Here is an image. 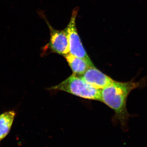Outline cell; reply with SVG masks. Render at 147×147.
Masks as SVG:
<instances>
[{"label":"cell","instance_id":"obj_1","mask_svg":"<svg viewBox=\"0 0 147 147\" xmlns=\"http://www.w3.org/2000/svg\"><path fill=\"white\" fill-rule=\"evenodd\" d=\"M147 83L145 77L137 82L134 79L126 82L114 81L101 90V102L114 110L116 118L123 126L126 125L131 117L126 107L129 95L134 89L144 88Z\"/></svg>","mask_w":147,"mask_h":147},{"label":"cell","instance_id":"obj_2","mask_svg":"<svg viewBox=\"0 0 147 147\" xmlns=\"http://www.w3.org/2000/svg\"><path fill=\"white\" fill-rule=\"evenodd\" d=\"M49 89L62 91L82 98L101 102V90L94 88L81 76L75 74H72L60 84Z\"/></svg>","mask_w":147,"mask_h":147},{"label":"cell","instance_id":"obj_3","mask_svg":"<svg viewBox=\"0 0 147 147\" xmlns=\"http://www.w3.org/2000/svg\"><path fill=\"white\" fill-rule=\"evenodd\" d=\"M78 12V8L73 10L70 21L65 28L69 45V54L83 59L91 66L95 67L84 48L77 32L76 21Z\"/></svg>","mask_w":147,"mask_h":147},{"label":"cell","instance_id":"obj_4","mask_svg":"<svg viewBox=\"0 0 147 147\" xmlns=\"http://www.w3.org/2000/svg\"><path fill=\"white\" fill-rule=\"evenodd\" d=\"M38 13L44 19L50 30V40L44 47L45 49H49L53 53L63 57L68 55L69 53V45L65 28L61 30H56L50 25L43 12L39 11Z\"/></svg>","mask_w":147,"mask_h":147},{"label":"cell","instance_id":"obj_5","mask_svg":"<svg viewBox=\"0 0 147 147\" xmlns=\"http://www.w3.org/2000/svg\"><path fill=\"white\" fill-rule=\"evenodd\" d=\"M81 76L87 83L99 90L102 89L114 81L95 67H90Z\"/></svg>","mask_w":147,"mask_h":147},{"label":"cell","instance_id":"obj_6","mask_svg":"<svg viewBox=\"0 0 147 147\" xmlns=\"http://www.w3.org/2000/svg\"><path fill=\"white\" fill-rule=\"evenodd\" d=\"M73 74L82 76L91 66L86 61L81 58L69 54L65 56Z\"/></svg>","mask_w":147,"mask_h":147},{"label":"cell","instance_id":"obj_7","mask_svg":"<svg viewBox=\"0 0 147 147\" xmlns=\"http://www.w3.org/2000/svg\"><path fill=\"white\" fill-rule=\"evenodd\" d=\"M15 115L14 111H8L0 115V142L9 133Z\"/></svg>","mask_w":147,"mask_h":147}]
</instances>
